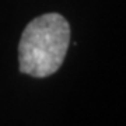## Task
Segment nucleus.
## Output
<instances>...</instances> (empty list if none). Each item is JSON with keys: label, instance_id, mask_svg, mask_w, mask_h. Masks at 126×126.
Returning a JSON list of instances; mask_svg holds the SVG:
<instances>
[{"label": "nucleus", "instance_id": "f257e3e1", "mask_svg": "<svg viewBox=\"0 0 126 126\" xmlns=\"http://www.w3.org/2000/svg\"><path fill=\"white\" fill-rule=\"evenodd\" d=\"M70 44V25L62 14L48 13L31 20L18 45L20 72L35 79L58 72Z\"/></svg>", "mask_w": 126, "mask_h": 126}]
</instances>
